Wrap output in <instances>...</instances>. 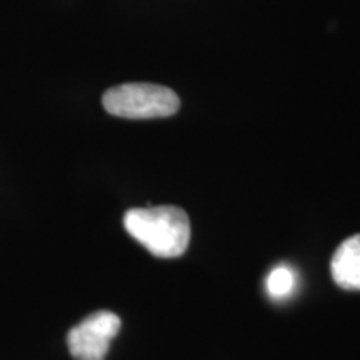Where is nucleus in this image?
<instances>
[{"label": "nucleus", "instance_id": "nucleus-1", "mask_svg": "<svg viewBox=\"0 0 360 360\" xmlns=\"http://www.w3.org/2000/svg\"><path fill=\"white\" fill-rule=\"evenodd\" d=\"M124 227L139 244L160 259L180 257L191 244V220L186 210L175 205L130 209Z\"/></svg>", "mask_w": 360, "mask_h": 360}, {"label": "nucleus", "instance_id": "nucleus-2", "mask_svg": "<svg viewBox=\"0 0 360 360\" xmlns=\"http://www.w3.org/2000/svg\"><path fill=\"white\" fill-rule=\"evenodd\" d=\"M102 105L110 115L122 119H157L179 112L180 98L164 85L132 82L107 90Z\"/></svg>", "mask_w": 360, "mask_h": 360}, {"label": "nucleus", "instance_id": "nucleus-3", "mask_svg": "<svg viewBox=\"0 0 360 360\" xmlns=\"http://www.w3.org/2000/svg\"><path fill=\"white\" fill-rule=\"evenodd\" d=\"M122 322L110 310L87 315L67 334V347L75 360H105L110 342L119 334Z\"/></svg>", "mask_w": 360, "mask_h": 360}, {"label": "nucleus", "instance_id": "nucleus-4", "mask_svg": "<svg viewBox=\"0 0 360 360\" xmlns=\"http://www.w3.org/2000/svg\"><path fill=\"white\" fill-rule=\"evenodd\" d=\"M332 278L344 290H360V233L345 238L330 262Z\"/></svg>", "mask_w": 360, "mask_h": 360}, {"label": "nucleus", "instance_id": "nucleus-5", "mask_svg": "<svg viewBox=\"0 0 360 360\" xmlns=\"http://www.w3.org/2000/svg\"><path fill=\"white\" fill-rule=\"evenodd\" d=\"M297 287V274L289 265H277L276 269L270 270L265 281V289L270 299L285 300L295 292Z\"/></svg>", "mask_w": 360, "mask_h": 360}]
</instances>
